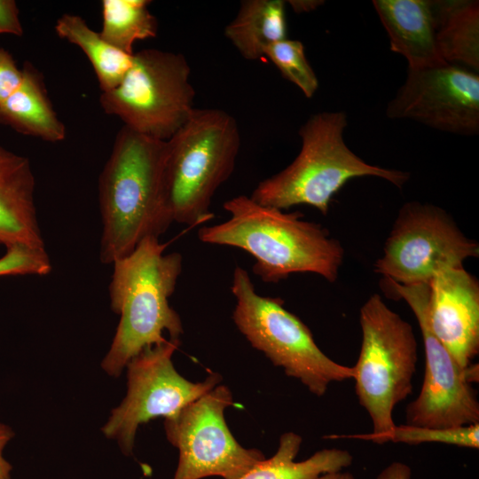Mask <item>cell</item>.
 <instances>
[{"mask_svg":"<svg viewBox=\"0 0 479 479\" xmlns=\"http://www.w3.org/2000/svg\"><path fill=\"white\" fill-rule=\"evenodd\" d=\"M226 221L198 231L206 244L240 248L255 263L252 271L265 283H278L291 274L310 272L335 282L344 249L321 224L302 220L300 212L263 206L238 195L224 203Z\"/></svg>","mask_w":479,"mask_h":479,"instance_id":"6da1fadb","label":"cell"},{"mask_svg":"<svg viewBox=\"0 0 479 479\" xmlns=\"http://www.w3.org/2000/svg\"><path fill=\"white\" fill-rule=\"evenodd\" d=\"M165 150L166 141L126 126L118 131L98 180L103 263L128 255L145 238H159L172 224L161 198Z\"/></svg>","mask_w":479,"mask_h":479,"instance_id":"7a4b0ae2","label":"cell"},{"mask_svg":"<svg viewBox=\"0 0 479 479\" xmlns=\"http://www.w3.org/2000/svg\"><path fill=\"white\" fill-rule=\"evenodd\" d=\"M159 238L143 240L128 255L114 262L109 285L113 311L120 322L102 368L119 377L129 361L146 347L164 342L163 334L179 340L184 333L177 312L169 299L183 269L178 252L164 254Z\"/></svg>","mask_w":479,"mask_h":479,"instance_id":"3957f363","label":"cell"},{"mask_svg":"<svg viewBox=\"0 0 479 479\" xmlns=\"http://www.w3.org/2000/svg\"><path fill=\"white\" fill-rule=\"evenodd\" d=\"M348 125L342 111L311 115L299 130L301 151L280 172L259 182L249 196L263 206L287 210L308 205L326 216L332 197L350 179L376 177L402 189L408 172L365 162L343 139Z\"/></svg>","mask_w":479,"mask_h":479,"instance_id":"277c9868","label":"cell"},{"mask_svg":"<svg viewBox=\"0 0 479 479\" xmlns=\"http://www.w3.org/2000/svg\"><path fill=\"white\" fill-rule=\"evenodd\" d=\"M240 148L237 122L221 109H194L166 141L161 198L171 219L189 226L214 217L216 190L231 177Z\"/></svg>","mask_w":479,"mask_h":479,"instance_id":"5b68a950","label":"cell"},{"mask_svg":"<svg viewBox=\"0 0 479 479\" xmlns=\"http://www.w3.org/2000/svg\"><path fill=\"white\" fill-rule=\"evenodd\" d=\"M359 322L362 340L352 379L358 403L372 420L373 432L339 437L382 444L396 426L395 407L412 391L418 344L410 323L378 294L362 305Z\"/></svg>","mask_w":479,"mask_h":479,"instance_id":"8992f818","label":"cell"},{"mask_svg":"<svg viewBox=\"0 0 479 479\" xmlns=\"http://www.w3.org/2000/svg\"><path fill=\"white\" fill-rule=\"evenodd\" d=\"M231 291L236 299L232 320L251 346L310 393L323 397L330 384L352 379L353 368L335 362L314 341L309 327L279 297L256 293L247 271L237 266Z\"/></svg>","mask_w":479,"mask_h":479,"instance_id":"52a82bcc","label":"cell"},{"mask_svg":"<svg viewBox=\"0 0 479 479\" xmlns=\"http://www.w3.org/2000/svg\"><path fill=\"white\" fill-rule=\"evenodd\" d=\"M191 67L181 53L145 49L134 52L122 82L102 92L103 111L144 136L167 141L190 118L194 89Z\"/></svg>","mask_w":479,"mask_h":479,"instance_id":"ba28073f","label":"cell"},{"mask_svg":"<svg viewBox=\"0 0 479 479\" xmlns=\"http://www.w3.org/2000/svg\"><path fill=\"white\" fill-rule=\"evenodd\" d=\"M478 255V243L445 210L409 201L398 211L374 271L402 285L428 283L442 268L463 267Z\"/></svg>","mask_w":479,"mask_h":479,"instance_id":"9c48e42d","label":"cell"},{"mask_svg":"<svg viewBox=\"0 0 479 479\" xmlns=\"http://www.w3.org/2000/svg\"><path fill=\"white\" fill-rule=\"evenodd\" d=\"M179 340L145 348L127 364L128 391L102 428L104 435L117 441L125 455L133 452L137 428L151 420L177 415L184 407L217 386L222 377L210 373L193 382L177 373L172 356Z\"/></svg>","mask_w":479,"mask_h":479,"instance_id":"30bf717a","label":"cell"},{"mask_svg":"<svg viewBox=\"0 0 479 479\" xmlns=\"http://www.w3.org/2000/svg\"><path fill=\"white\" fill-rule=\"evenodd\" d=\"M232 404L229 388L217 385L165 419L167 439L179 452L173 479L213 475L239 479L265 459L262 452L243 447L232 436L224 419V411Z\"/></svg>","mask_w":479,"mask_h":479,"instance_id":"8fae6325","label":"cell"},{"mask_svg":"<svg viewBox=\"0 0 479 479\" xmlns=\"http://www.w3.org/2000/svg\"><path fill=\"white\" fill-rule=\"evenodd\" d=\"M389 293L403 299L420 328L425 369L421 389L406 407V424L430 428L479 423L476 394L449 351L433 333L428 313L429 282L402 285L383 278Z\"/></svg>","mask_w":479,"mask_h":479,"instance_id":"7c38bea8","label":"cell"},{"mask_svg":"<svg viewBox=\"0 0 479 479\" xmlns=\"http://www.w3.org/2000/svg\"><path fill=\"white\" fill-rule=\"evenodd\" d=\"M389 119H405L462 136L479 133V75L446 63L408 69L404 84L389 102Z\"/></svg>","mask_w":479,"mask_h":479,"instance_id":"4fadbf2b","label":"cell"},{"mask_svg":"<svg viewBox=\"0 0 479 479\" xmlns=\"http://www.w3.org/2000/svg\"><path fill=\"white\" fill-rule=\"evenodd\" d=\"M430 327L464 369L479 352V282L463 267H444L429 281Z\"/></svg>","mask_w":479,"mask_h":479,"instance_id":"5bb4252c","label":"cell"},{"mask_svg":"<svg viewBox=\"0 0 479 479\" xmlns=\"http://www.w3.org/2000/svg\"><path fill=\"white\" fill-rule=\"evenodd\" d=\"M29 160L0 145V245L44 247Z\"/></svg>","mask_w":479,"mask_h":479,"instance_id":"9a60e30c","label":"cell"},{"mask_svg":"<svg viewBox=\"0 0 479 479\" xmlns=\"http://www.w3.org/2000/svg\"><path fill=\"white\" fill-rule=\"evenodd\" d=\"M373 5L387 31L390 50L405 58L408 69L447 63L436 43L433 1L373 0Z\"/></svg>","mask_w":479,"mask_h":479,"instance_id":"2e32d148","label":"cell"},{"mask_svg":"<svg viewBox=\"0 0 479 479\" xmlns=\"http://www.w3.org/2000/svg\"><path fill=\"white\" fill-rule=\"evenodd\" d=\"M22 72L19 88L0 104V125L51 143L64 140L67 130L52 106L43 75L28 61Z\"/></svg>","mask_w":479,"mask_h":479,"instance_id":"e0dca14e","label":"cell"},{"mask_svg":"<svg viewBox=\"0 0 479 479\" xmlns=\"http://www.w3.org/2000/svg\"><path fill=\"white\" fill-rule=\"evenodd\" d=\"M436 37L439 52L449 64L478 73L479 2L433 1Z\"/></svg>","mask_w":479,"mask_h":479,"instance_id":"ac0fdd59","label":"cell"},{"mask_svg":"<svg viewBox=\"0 0 479 479\" xmlns=\"http://www.w3.org/2000/svg\"><path fill=\"white\" fill-rule=\"evenodd\" d=\"M224 35L244 59L255 61L263 58L268 46L287 38L285 1H242Z\"/></svg>","mask_w":479,"mask_h":479,"instance_id":"d6986e66","label":"cell"},{"mask_svg":"<svg viewBox=\"0 0 479 479\" xmlns=\"http://www.w3.org/2000/svg\"><path fill=\"white\" fill-rule=\"evenodd\" d=\"M302 438L294 432H286L279 438V448L268 459H263L239 479H316L328 472L349 467L353 457L347 450L323 449L310 458L294 461Z\"/></svg>","mask_w":479,"mask_h":479,"instance_id":"ffe728a7","label":"cell"},{"mask_svg":"<svg viewBox=\"0 0 479 479\" xmlns=\"http://www.w3.org/2000/svg\"><path fill=\"white\" fill-rule=\"evenodd\" d=\"M56 34L78 46L90 60L102 92L115 88L132 64L133 55L127 54L108 43L76 14L65 13L56 21Z\"/></svg>","mask_w":479,"mask_h":479,"instance_id":"44dd1931","label":"cell"},{"mask_svg":"<svg viewBox=\"0 0 479 479\" xmlns=\"http://www.w3.org/2000/svg\"><path fill=\"white\" fill-rule=\"evenodd\" d=\"M150 4L148 0L101 1L100 35L114 48L133 55L137 41L157 35L158 23L149 11Z\"/></svg>","mask_w":479,"mask_h":479,"instance_id":"7402d4cb","label":"cell"},{"mask_svg":"<svg viewBox=\"0 0 479 479\" xmlns=\"http://www.w3.org/2000/svg\"><path fill=\"white\" fill-rule=\"evenodd\" d=\"M264 56L306 98L314 96L318 89V80L306 58L304 45L301 41L286 38L276 42L265 49Z\"/></svg>","mask_w":479,"mask_h":479,"instance_id":"603a6c76","label":"cell"},{"mask_svg":"<svg viewBox=\"0 0 479 479\" xmlns=\"http://www.w3.org/2000/svg\"><path fill=\"white\" fill-rule=\"evenodd\" d=\"M444 444L458 447L479 448V423L462 427L430 428L409 424L396 425L386 436L385 443Z\"/></svg>","mask_w":479,"mask_h":479,"instance_id":"cb8c5ba5","label":"cell"},{"mask_svg":"<svg viewBox=\"0 0 479 479\" xmlns=\"http://www.w3.org/2000/svg\"><path fill=\"white\" fill-rule=\"evenodd\" d=\"M51 263L44 247L12 246L0 258V277L12 275H47Z\"/></svg>","mask_w":479,"mask_h":479,"instance_id":"d4e9b609","label":"cell"},{"mask_svg":"<svg viewBox=\"0 0 479 479\" xmlns=\"http://www.w3.org/2000/svg\"><path fill=\"white\" fill-rule=\"evenodd\" d=\"M22 80V68L8 51L0 47V104L19 88Z\"/></svg>","mask_w":479,"mask_h":479,"instance_id":"484cf974","label":"cell"},{"mask_svg":"<svg viewBox=\"0 0 479 479\" xmlns=\"http://www.w3.org/2000/svg\"><path fill=\"white\" fill-rule=\"evenodd\" d=\"M23 33L17 3L14 0H0V34L21 36Z\"/></svg>","mask_w":479,"mask_h":479,"instance_id":"4316f807","label":"cell"},{"mask_svg":"<svg viewBox=\"0 0 479 479\" xmlns=\"http://www.w3.org/2000/svg\"><path fill=\"white\" fill-rule=\"evenodd\" d=\"M14 432L8 425L0 423V479H12V466L3 456L6 444L13 438Z\"/></svg>","mask_w":479,"mask_h":479,"instance_id":"83f0119b","label":"cell"},{"mask_svg":"<svg viewBox=\"0 0 479 479\" xmlns=\"http://www.w3.org/2000/svg\"><path fill=\"white\" fill-rule=\"evenodd\" d=\"M412 468L401 461H393L383 468L376 479H411Z\"/></svg>","mask_w":479,"mask_h":479,"instance_id":"f1b7e54d","label":"cell"},{"mask_svg":"<svg viewBox=\"0 0 479 479\" xmlns=\"http://www.w3.org/2000/svg\"><path fill=\"white\" fill-rule=\"evenodd\" d=\"M288 3L295 12H306L317 9L324 2L317 0H291Z\"/></svg>","mask_w":479,"mask_h":479,"instance_id":"f546056e","label":"cell"},{"mask_svg":"<svg viewBox=\"0 0 479 479\" xmlns=\"http://www.w3.org/2000/svg\"><path fill=\"white\" fill-rule=\"evenodd\" d=\"M316 479H356V477L349 472L341 470L322 474Z\"/></svg>","mask_w":479,"mask_h":479,"instance_id":"4dcf8cb0","label":"cell"}]
</instances>
